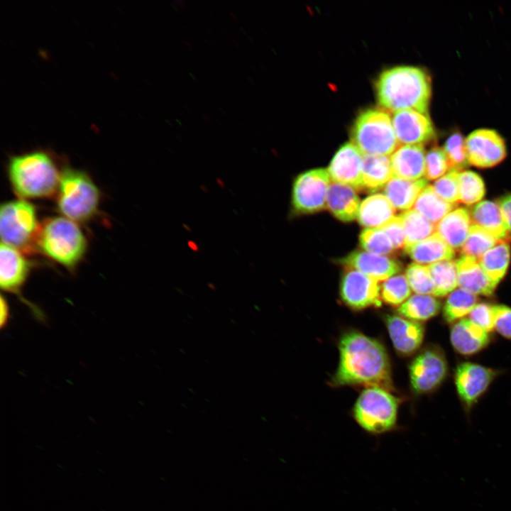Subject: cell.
<instances>
[{"label": "cell", "instance_id": "6da1fadb", "mask_svg": "<svg viewBox=\"0 0 511 511\" xmlns=\"http://www.w3.org/2000/svg\"><path fill=\"white\" fill-rule=\"evenodd\" d=\"M339 350V363L331 380L333 385L392 388L389 357L379 341L351 331L341 336Z\"/></svg>", "mask_w": 511, "mask_h": 511}, {"label": "cell", "instance_id": "7a4b0ae2", "mask_svg": "<svg viewBox=\"0 0 511 511\" xmlns=\"http://www.w3.org/2000/svg\"><path fill=\"white\" fill-rule=\"evenodd\" d=\"M375 90L378 102L385 111L415 110L427 114L431 79L421 68L397 66L385 70L376 82Z\"/></svg>", "mask_w": 511, "mask_h": 511}, {"label": "cell", "instance_id": "3957f363", "mask_svg": "<svg viewBox=\"0 0 511 511\" xmlns=\"http://www.w3.org/2000/svg\"><path fill=\"white\" fill-rule=\"evenodd\" d=\"M60 174L51 157L40 150L13 156L8 163L11 187L25 200L53 195L57 191Z\"/></svg>", "mask_w": 511, "mask_h": 511}, {"label": "cell", "instance_id": "277c9868", "mask_svg": "<svg viewBox=\"0 0 511 511\" xmlns=\"http://www.w3.org/2000/svg\"><path fill=\"white\" fill-rule=\"evenodd\" d=\"M37 251L70 270L83 259L87 241L78 224L63 216L46 219L40 224Z\"/></svg>", "mask_w": 511, "mask_h": 511}, {"label": "cell", "instance_id": "5b68a950", "mask_svg": "<svg viewBox=\"0 0 511 511\" xmlns=\"http://www.w3.org/2000/svg\"><path fill=\"white\" fill-rule=\"evenodd\" d=\"M100 192L85 172L70 167L61 171L56 204L63 216L77 223L86 222L97 214Z\"/></svg>", "mask_w": 511, "mask_h": 511}, {"label": "cell", "instance_id": "8992f818", "mask_svg": "<svg viewBox=\"0 0 511 511\" xmlns=\"http://www.w3.org/2000/svg\"><path fill=\"white\" fill-rule=\"evenodd\" d=\"M40 224L35 207L25 199L6 202L0 209L1 243L27 255L37 252L36 239Z\"/></svg>", "mask_w": 511, "mask_h": 511}, {"label": "cell", "instance_id": "52a82bcc", "mask_svg": "<svg viewBox=\"0 0 511 511\" xmlns=\"http://www.w3.org/2000/svg\"><path fill=\"white\" fill-rule=\"evenodd\" d=\"M351 143L363 155L390 156L400 145L392 117L383 109H369L361 113L351 130Z\"/></svg>", "mask_w": 511, "mask_h": 511}, {"label": "cell", "instance_id": "ba28073f", "mask_svg": "<svg viewBox=\"0 0 511 511\" xmlns=\"http://www.w3.org/2000/svg\"><path fill=\"white\" fill-rule=\"evenodd\" d=\"M398 400L380 387H368L358 397L353 415L358 424L372 434L392 430L397 420Z\"/></svg>", "mask_w": 511, "mask_h": 511}, {"label": "cell", "instance_id": "9c48e42d", "mask_svg": "<svg viewBox=\"0 0 511 511\" xmlns=\"http://www.w3.org/2000/svg\"><path fill=\"white\" fill-rule=\"evenodd\" d=\"M331 182L330 175L325 168L312 169L297 175L291 190L292 214H308L326 209Z\"/></svg>", "mask_w": 511, "mask_h": 511}, {"label": "cell", "instance_id": "30bf717a", "mask_svg": "<svg viewBox=\"0 0 511 511\" xmlns=\"http://www.w3.org/2000/svg\"><path fill=\"white\" fill-rule=\"evenodd\" d=\"M447 370V361L440 348L436 346L424 348L410 366V380L413 391L417 394L434 391L445 379Z\"/></svg>", "mask_w": 511, "mask_h": 511}, {"label": "cell", "instance_id": "8fae6325", "mask_svg": "<svg viewBox=\"0 0 511 511\" xmlns=\"http://www.w3.org/2000/svg\"><path fill=\"white\" fill-rule=\"evenodd\" d=\"M32 263L20 251L5 245L0 247V285L2 290L18 295L21 301L30 307L34 316L39 320L44 319L43 313L39 308L28 302L21 295V289L25 284Z\"/></svg>", "mask_w": 511, "mask_h": 511}, {"label": "cell", "instance_id": "7c38bea8", "mask_svg": "<svg viewBox=\"0 0 511 511\" xmlns=\"http://www.w3.org/2000/svg\"><path fill=\"white\" fill-rule=\"evenodd\" d=\"M468 164L486 169L502 163L507 155L504 139L495 130L480 128L465 139Z\"/></svg>", "mask_w": 511, "mask_h": 511}, {"label": "cell", "instance_id": "4fadbf2b", "mask_svg": "<svg viewBox=\"0 0 511 511\" xmlns=\"http://www.w3.org/2000/svg\"><path fill=\"white\" fill-rule=\"evenodd\" d=\"M343 302L354 309L380 307L382 304L379 282L365 274L346 268L340 283Z\"/></svg>", "mask_w": 511, "mask_h": 511}, {"label": "cell", "instance_id": "5bb4252c", "mask_svg": "<svg viewBox=\"0 0 511 511\" xmlns=\"http://www.w3.org/2000/svg\"><path fill=\"white\" fill-rule=\"evenodd\" d=\"M497 373L480 364L465 362L459 364L454 381L460 399L469 410L486 391Z\"/></svg>", "mask_w": 511, "mask_h": 511}, {"label": "cell", "instance_id": "9a60e30c", "mask_svg": "<svg viewBox=\"0 0 511 511\" xmlns=\"http://www.w3.org/2000/svg\"><path fill=\"white\" fill-rule=\"evenodd\" d=\"M363 154L353 143L342 145L327 168L331 181L350 186L356 191L363 190Z\"/></svg>", "mask_w": 511, "mask_h": 511}, {"label": "cell", "instance_id": "2e32d148", "mask_svg": "<svg viewBox=\"0 0 511 511\" xmlns=\"http://www.w3.org/2000/svg\"><path fill=\"white\" fill-rule=\"evenodd\" d=\"M392 122L400 145H419L435 136L432 122L427 114L415 110H402L393 113Z\"/></svg>", "mask_w": 511, "mask_h": 511}, {"label": "cell", "instance_id": "e0dca14e", "mask_svg": "<svg viewBox=\"0 0 511 511\" xmlns=\"http://www.w3.org/2000/svg\"><path fill=\"white\" fill-rule=\"evenodd\" d=\"M339 262L346 268L358 270L378 281H385L397 275L401 266L395 260L388 256H382L356 250L339 259Z\"/></svg>", "mask_w": 511, "mask_h": 511}, {"label": "cell", "instance_id": "ac0fdd59", "mask_svg": "<svg viewBox=\"0 0 511 511\" xmlns=\"http://www.w3.org/2000/svg\"><path fill=\"white\" fill-rule=\"evenodd\" d=\"M385 324L395 350L405 356L412 354L421 346L424 334L423 325L399 314L387 315Z\"/></svg>", "mask_w": 511, "mask_h": 511}, {"label": "cell", "instance_id": "d6986e66", "mask_svg": "<svg viewBox=\"0 0 511 511\" xmlns=\"http://www.w3.org/2000/svg\"><path fill=\"white\" fill-rule=\"evenodd\" d=\"M425 150L422 144L400 145L390 155L393 176L417 180L425 175Z\"/></svg>", "mask_w": 511, "mask_h": 511}, {"label": "cell", "instance_id": "ffe728a7", "mask_svg": "<svg viewBox=\"0 0 511 511\" xmlns=\"http://www.w3.org/2000/svg\"><path fill=\"white\" fill-rule=\"evenodd\" d=\"M458 273V286L475 295L491 296L495 285L481 268L478 260L461 256L456 260Z\"/></svg>", "mask_w": 511, "mask_h": 511}, {"label": "cell", "instance_id": "44dd1931", "mask_svg": "<svg viewBox=\"0 0 511 511\" xmlns=\"http://www.w3.org/2000/svg\"><path fill=\"white\" fill-rule=\"evenodd\" d=\"M450 340L458 353L468 356L476 353L486 347L490 337L488 332L469 319H462L452 326Z\"/></svg>", "mask_w": 511, "mask_h": 511}, {"label": "cell", "instance_id": "7402d4cb", "mask_svg": "<svg viewBox=\"0 0 511 511\" xmlns=\"http://www.w3.org/2000/svg\"><path fill=\"white\" fill-rule=\"evenodd\" d=\"M361 200L350 186L331 181L326 197V208L339 220L349 222L358 217Z\"/></svg>", "mask_w": 511, "mask_h": 511}, {"label": "cell", "instance_id": "603a6c76", "mask_svg": "<svg viewBox=\"0 0 511 511\" xmlns=\"http://www.w3.org/2000/svg\"><path fill=\"white\" fill-rule=\"evenodd\" d=\"M396 216V209L386 196L378 193L361 202L357 219L365 229H380Z\"/></svg>", "mask_w": 511, "mask_h": 511}, {"label": "cell", "instance_id": "cb8c5ba5", "mask_svg": "<svg viewBox=\"0 0 511 511\" xmlns=\"http://www.w3.org/2000/svg\"><path fill=\"white\" fill-rule=\"evenodd\" d=\"M471 224L470 211L464 207H458L436 225V233L454 251L459 250L468 236Z\"/></svg>", "mask_w": 511, "mask_h": 511}, {"label": "cell", "instance_id": "d4e9b609", "mask_svg": "<svg viewBox=\"0 0 511 511\" xmlns=\"http://www.w3.org/2000/svg\"><path fill=\"white\" fill-rule=\"evenodd\" d=\"M472 224L485 230L500 241L510 242L507 225L497 202L484 200L470 211Z\"/></svg>", "mask_w": 511, "mask_h": 511}, {"label": "cell", "instance_id": "484cf974", "mask_svg": "<svg viewBox=\"0 0 511 511\" xmlns=\"http://www.w3.org/2000/svg\"><path fill=\"white\" fill-rule=\"evenodd\" d=\"M427 185V180L424 178L410 180L393 176L383 187V193L396 210L404 212L413 208Z\"/></svg>", "mask_w": 511, "mask_h": 511}, {"label": "cell", "instance_id": "4316f807", "mask_svg": "<svg viewBox=\"0 0 511 511\" xmlns=\"http://www.w3.org/2000/svg\"><path fill=\"white\" fill-rule=\"evenodd\" d=\"M404 250L414 263L422 265L452 260L455 256V251L436 232L423 241L405 246Z\"/></svg>", "mask_w": 511, "mask_h": 511}, {"label": "cell", "instance_id": "83f0119b", "mask_svg": "<svg viewBox=\"0 0 511 511\" xmlns=\"http://www.w3.org/2000/svg\"><path fill=\"white\" fill-rule=\"evenodd\" d=\"M393 177L390 156L363 155V187L375 192L385 186Z\"/></svg>", "mask_w": 511, "mask_h": 511}, {"label": "cell", "instance_id": "f1b7e54d", "mask_svg": "<svg viewBox=\"0 0 511 511\" xmlns=\"http://www.w3.org/2000/svg\"><path fill=\"white\" fill-rule=\"evenodd\" d=\"M510 261V246L508 242L501 241L485 252L478 262L489 278L496 285L505 277Z\"/></svg>", "mask_w": 511, "mask_h": 511}, {"label": "cell", "instance_id": "f546056e", "mask_svg": "<svg viewBox=\"0 0 511 511\" xmlns=\"http://www.w3.org/2000/svg\"><path fill=\"white\" fill-rule=\"evenodd\" d=\"M440 308V302L432 295L414 294L399 306L397 312L401 317L419 322L435 317Z\"/></svg>", "mask_w": 511, "mask_h": 511}, {"label": "cell", "instance_id": "4dcf8cb0", "mask_svg": "<svg viewBox=\"0 0 511 511\" xmlns=\"http://www.w3.org/2000/svg\"><path fill=\"white\" fill-rule=\"evenodd\" d=\"M455 207L441 199L433 187L428 185L419 194L412 209L436 225Z\"/></svg>", "mask_w": 511, "mask_h": 511}, {"label": "cell", "instance_id": "1f68e13d", "mask_svg": "<svg viewBox=\"0 0 511 511\" xmlns=\"http://www.w3.org/2000/svg\"><path fill=\"white\" fill-rule=\"evenodd\" d=\"M399 215L404 229L405 246L423 241L436 232V225L413 209Z\"/></svg>", "mask_w": 511, "mask_h": 511}, {"label": "cell", "instance_id": "d6a6232c", "mask_svg": "<svg viewBox=\"0 0 511 511\" xmlns=\"http://www.w3.org/2000/svg\"><path fill=\"white\" fill-rule=\"evenodd\" d=\"M434 286V297L449 295L458 286L456 261L441 260L427 265Z\"/></svg>", "mask_w": 511, "mask_h": 511}, {"label": "cell", "instance_id": "836d02e7", "mask_svg": "<svg viewBox=\"0 0 511 511\" xmlns=\"http://www.w3.org/2000/svg\"><path fill=\"white\" fill-rule=\"evenodd\" d=\"M478 297L462 288H457L448 296L443 307L444 320L450 324L456 322L469 314L477 304Z\"/></svg>", "mask_w": 511, "mask_h": 511}, {"label": "cell", "instance_id": "e575fe53", "mask_svg": "<svg viewBox=\"0 0 511 511\" xmlns=\"http://www.w3.org/2000/svg\"><path fill=\"white\" fill-rule=\"evenodd\" d=\"M459 202L466 205L479 203L486 189L483 178L471 170H461L458 176Z\"/></svg>", "mask_w": 511, "mask_h": 511}, {"label": "cell", "instance_id": "d590c367", "mask_svg": "<svg viewBox=\"0 0 511 511\" xmlns=\"http://www.w3.org/2000/svg\"><path fill=\"white\" fill-rule=\"evenodd\" d=\"M499 242L501 241L490 233L472 224L468 236L461 248V252L463 256L479 260L485 252Z\"/></svg>", "mask_w": 511, "mask_h": 511}, {"label": "cell", "instance_id": "8d00e7d4", "mask_svg": "<svg viewBox=\"0 0 511 511\" xmlns=\"http://www.w3.org/2000/svg\"><path fill=\"white\" fill-rule=\"evenodd\" d=\"M411 288L405 275L397 274L380 285L382 301L392 306H400L411 296Z\"/></svg>", "mask_w": 511, "mask_h": 511}, {"label": "cell", "instance_id": "74e56055", "mask_svg": "<svg viewBox=\"0 0 511 511\" xmlns=\"http://www.w3.org/2000/svg\"><path fill=\"white\" fill-rule=\"evenodd\" d=\"M359 243L363 251L388 256L395 251L393 245L383 229H365L359 235Z\"/></svg>", "mask_w": 511, "mask_h": 511}, {"label": "cell", "instance_id": "f35d334b", "mask_svg": "<svg viewBox=\"0 0 511 511\" xmlns=\"http://www.w3.org/2000/svg\"><path fill=\"white\" fill-rule=\"evenodd\" d=\"M405 275L415 294L434 295V282L427 265L412 263L407 266Z\"/></svg>", "mask_w": 511, "mask_h": 511}, {"label": "cell", "instance_id": "ab89813d", "mask_svg": "<svg viewBox=\"0 0 511 511\" xmlns=\"http://www.w3.org/2000/svg\"><path fill=\"white\" fill-rule=\"evenodd\" d=\"M443 150L447 157L450 169L461 170L468 165L465 140L461 133H453L446 139Z\"/></svg>", "mask_w": 511, "mask_h": 511}, {"label": "cell", "instance_id": "60d3db41", "mask_svg": "<svg viewBox=\"0 0 511 511\" xmlns=\"http://www.w3.org/2000/svg\"><path fill=\"white\" fill-rule=\"evenodd\" d=\"M461 170L450 169L437 179L432 187L436 193L444 201L456 205L459 202L458 176Z\"/></svg>", "mask_w": 511, "mask_h": 511}, {"label": "cell", "instance_id": "b9f144b4", "mask_svg": "<svg viewBox=\"0 0 511 511\" xmlns=\"http://www.w3.org/2000/svg\"><path fill=\"white\" fill-rule=\"evenodd\" d=\"M425 167V176L429 180L439 179L449 171L450 166L443 148L434 146L427 152Z\"/></svg>", "mask_w": 511, "mask_h": 511}, {"label": "cell", "instance_id": "7bdbcfd3", "mask_svg": "<svg viewBox=\"0 0 511 511\" xmlns=\"http://www.w3.org/2000/svg\"><path fill=\"white\" fill-rule=\"evenodd\" d=\"M468 317L471 322L487 332L494 329L493 305L486 302L477 303Z\"/></svg>", "mask_w": 511, "mask_h": 511}, {"label": "cell", "instance_id": "ee69618b", "mask_svg": "<svg viewBox=\"0 0 511 511\" xmlns=\"http://www.w3.org/2000/svg\"><path fill=\"white\" fill-rule=\"evenodd\" d=\"M494 329L503 337L511 339V308L504 304L493 305Z\"/></svg>", "mask_w": 511, "mask_h": 511}, {"label": "cell", "instance_id": "f6af8a7d", "mask_svg": "<svg viewBox=\"0 0 511 511\" xmlns=\"http://www.w3.org/2000/svg\"><path fill=\"white\" fill-rule=\"evenodd\" d=\"M380 229H383L388 235L395 250L405 248V237L400 215H397L391 221Z\"/></svg>", "mask_w": 511, "mask_h": 511}, {"label": "cell", "instance_id": "bcb514c9", "mask_svg": "<svg viewBox=\"0 0 511 511\" xmlns=\"http://www.w3.org/2000/svg\"><path fill=\"white\" fill-rule=\"evenodd\" d=\"M497 203L501 210L503 219L511 237V192L500 197Z\"/></svg>", "mask_w": 511, "mask_h": 511}, {"label": "cell", "instance_id": "7dc6e473", "mask_svg": "<svg viewBox=\"0 0 511 511\" xmlns=\"http://www.w3.org/2000/svg\"><path fill=\"white\" fill-rule=\"evenodd\" d=\"M9 319V308L6 299L3 295L1 296L0 301V325L3 328L5 326Z\"/></svg>", "mask_w": 511, "mask_h": 511}]
</instances>
